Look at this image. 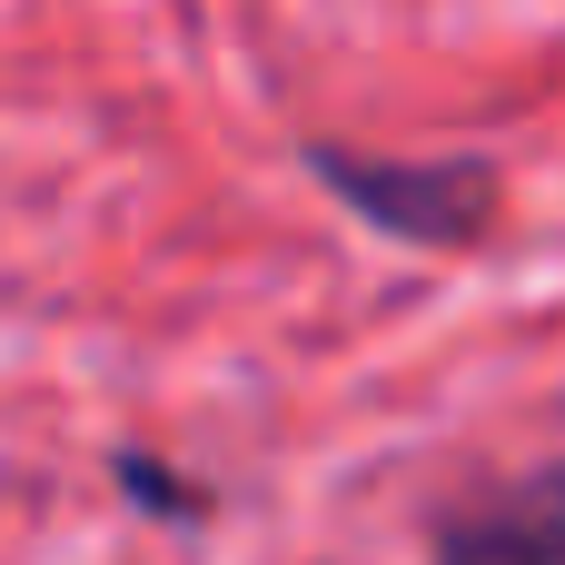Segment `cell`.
Listing matches in <instances>:
<instances>
[{
	"instance_id": "1",
	"label": "cell",
	"mask_w": 565,
	"mask_h": 565,
	"mask_svg": "<svg viewBox=\"0 0 565 565\" xmlns=\"http://www.w3.org/2000/svg\"><path fill=\"white\" fill-rule=\"evenodd\" d=\"M308 179L367 218L377 238L397 248H437V258H467L507 228V179L497 159L477 149H427V159H397V149H358V139H308Z\"/></svg>"
},
{
	"instance_id": "2",
	"label": "cell",
	"mask_w": 565,
	"mask_h": 565,
	"mask_svg": "<svg viewBox=\"0 0 565 565\" xmlns=\"http://www.w3.org/2000/svg\"><path fill=\"white\" fill-rule=\"evenodd\" d=\"M427 565H565V457L447 497L427 516Z\"/></svg>"
},
{
	"instance_id": "3",
	"label": "cell",
	"mask_w": 565,
	"mask_h": 565,
	"mask_svg": "<svg viewBox=\"0 0 565 565\" xmlns=\"http://www.w3.org/2000/svg\"><path fill=\"white\" fill-rule=\"evenodd\" d=\"M109 487H119L139 516H179V526L209 516V487H189L179 467H149V447H119V457H109Z\"/></svg>"
}]
</instances>
